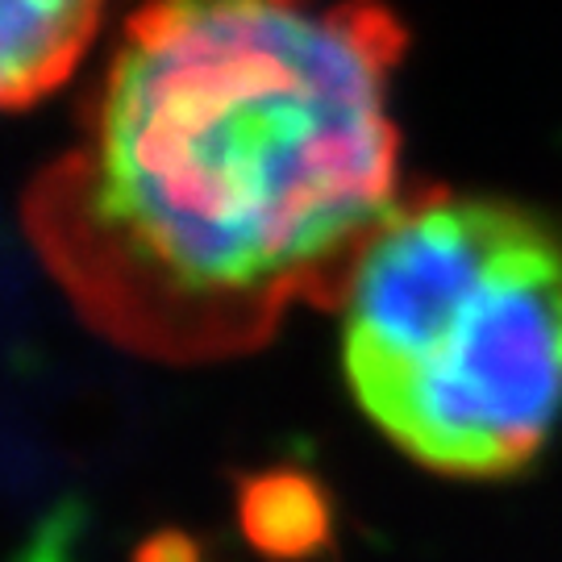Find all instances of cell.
Listing matches in <instances>:
<instances>
[{"label":"cell","instance_id":"1","mask_svg":"<svg viewBox=\"0 0 562 562\" xmlns=\"http://www.w3.org/2000/svg\"><path fill=\"white\" fill-rule=\"evenodd\" d=\"M375 0H150L125 21L83 142L30 201L83 313L162 359L259 346L334 308L404 201Z\"/></svg>","mask_w":562,"mask_h":562},{"label":"cell","instance_id":"4","mask_svg":"<svg viewBox=\"0 0 562 562\" xmlns=\"http://www.w3.org/2000/svg\"><path fill=\"white\" fill-rule=\"evenodd\" d=\"M250 529L259 546L276 554H301L304 546H313L325 529V508L313 501L308 483L276 480L262 483V501L250 496Z\"/></svg>","mask_w":562,"mask_h":562},{"label":"cell","instance_id":"3","mask_svg":"<svg viewBox=\"0 0 562 562\" xmlns=\"http://www.w3.org/2000/svg\"><path fill=\"white\" fill-rule=\"evenodd\" d=\"M104 0H0V113L50 97L97 42Z\"/></svg>","mask_w":562,"mask_h":562},{"label":"cell","instance_id":"2","mask_svg":"<svg viewBox=\"0 0 562 562\" xmlns=\"http://www.w3.org/2000/svg\"><path fill=\"white\" fill-rule=\"evenodd\" d=\"M341 367L367 422L450 480H504L562 422V229L429 188L367 241L341 296Z\"/></svg>","mask_w":562,"mask_h":562}]
</instances>
